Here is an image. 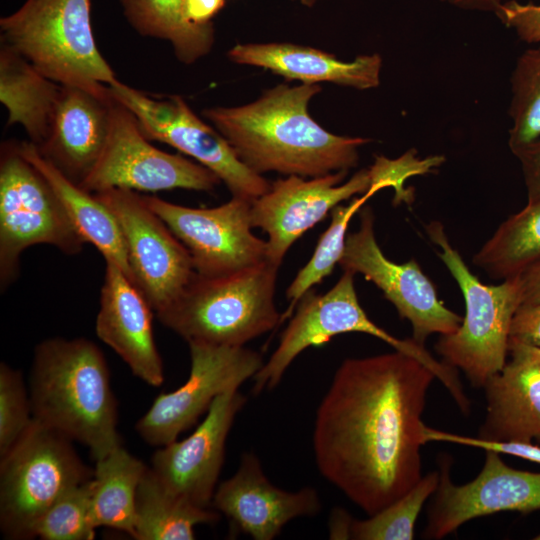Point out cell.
<instances>
[{"mask_svg":"<svg viewBox=\"0 0 540 540\" xmlns=\"http://www.w3.org/2000/svg\"><path fill=\"white\" fill-rule=\"evenodd\" d=\"M33 418L88 447L96 461L121 446L117 403L102 351L86 338H50L34 352Z\"/></svg>","mask_w":540,"mask_h":540,"instance_id":"3","label":"cell"},{"mask_svg":"<svg viewBox=\"0 0 540 540\" xmlns=\"http://www.w3.org/2000/svg\"><path fill=\"white\" fill-rule=\"evenodd\" d=\"M113 101L109 87L103 92L76 86L61 88L48 136L37 148L76 184L84 180L103 152Z\"/></svg>","mask_w":540,"mask_h":540,"instance_id":"21","label":"cell"},{"mask_svg":"<svg viewBox=\"0 0 540 540\" xmlns=\"http://www.w3.org/2000/svg\"><path fill=\"white\" fill-rule=\"evenodd\" d=\"M191 369L176 390L159 394L136 423V431L152 446L175 440L207 412L214 399L230 388H239L264 364L262 356L245 346L188 343Z\"/></svg>","mask_w":540,"mask_h":540,"instance_id":"14","label":"cell"},{"mask_svg":"<svg viewBox=\"0 0 540 540\" xmlns=\"http://www.w3.org/2000/svg\"><path fill=\"white\" fill-rule=\"evenodd\" d=\"M450 4L468 10H481L496 13L501 0H449Z\"/></svg>","mask_w":540,"mask_h":540,"instance_id":"41","label":"cell"},{"mask_svg":"<svg viewBox=\"0 0 540 540\" xmlns=\"http://www.w3.org/2000/svg\"><path fill=\"white\" fill-rule=\"evenodd\" d=\"M494 451H485L482 470L472 481L454 484L450 462L440 461L439 484L428 508L423 536L442 539L477 517L504 511L540 510V473L509 467Z\"/></svg>","mask_w":540,"mask_h":540,"instance_id":"16","label":"cell"},{"mask_svg":"<svg viewBox=\"0 0 540 540\" xmlns=\"http://www.w3.org/2000/svg\"><path fill=\"white\" fill-rule=\"evenodd\" d=\"M93 477L72 488L33 523L30 538L92 540L96 527L91 514Z\"/></svg>","mask_w":540,"mask_h":540,"instance_id":"33","label":"cell"},{"mask_svg":"<svg viewBox=\"0 0 540 540\" xmlns=\"http://www.w3.org/2000/svg\"><path fill=\"white\" fill-rule=\"evenodd\" d=\"M61 88L62 85L1 43L0 101L8 111V124L21 125L36 146L48 136Z\"/></svg>","mask_w":540,"mask_h":540,"instance_id":"25","label":"cell"},{"mask_svg":"<svg viewBox=\"0 0 540 540\" xmlns=\"http://www.w3.org/2000/svg\"><path fill=\"white\" fill-rule=\"evenodd\" d=\"M355 273L344 271L326 293L309 290L297 303L296 312L280 337L270 358L253 377L254 394L275 388L295 358L305 349L320 346L333 337L361 332L376 337L394 350L412 356L446 387L454 390L460 379L457 369L434 358L424 345L411 339H399L376 325L361 307L354 287Z\"/></svg>","mask_w":540,"mask_h":540,"instance_id":"7","label":"cell"},{"mask_svg":"<svg viewBox=\"0 0 540 540\" xmlns=\"http://www.w3.org/2000/svg\"><path fill=\"white\" fill-rule=\"evenodd\" d=\"M509 341L540 348V303L519 306L511 323Z\"/></svg>","mask_w":540,"mask_h":540,"instance_id":"37","label":"cell"},{"mask_svg":"<svg viewBox=\"0 0 540 540\" xmlns=\"http://www.w3.org/2000/svg\"><path fill=\"white\" fill-rule=\"evenodd\" d=\"M0 287L19 276L20 257L33 245L47 244L66 255L79 254L80 237L54 189L20 152L4 143L0 157Z\"/></svg>","mask_w":540,"mask_h":540,"instance_id":"9","label":"cell"},{"mask_svg":"<svg viewBox=\"0 0 540 540\" xmlns=\"http://www.w3.org/2000/svg\"><path fill=\"white\" fill-rule=\"evenodd\" d=\"M225 0H185L184 15L195 25L211 24L214 16L224 7Z\"/></svg>","mask_w":540,"mask_h":540,"instance_id":"39","label":"cell"},{"mask_svg":"<svg viewBox=\"0 0 540 540\" xmlns=\"http://www.w3.org/2000/svg\"><path fill=\"white\" fill-rule=\"evenodd\" d=\"M534 539L540 540V534H538L537 536H535Z\"/></svg>","mask_w":540,"mask_h":540,"instance_id":"44","label":"cell"},{"mask_svg":"<svg viewBox=\"0 0 540 540\" xmlns=\"http://www.w3.org/2000/svg\"><path fill=\"white\" fill-rule=\"evenodd\" d=\"M339 265L374 283L400 318L411 323L412 338L418 344L424 345L434 333L451 334L462 323V317L439 300L433 283L415 259L397 264L384 255L375 237L374 215L369 207L360 212L358 231L347 235Z\"/></svg>","mask_w":540,"mask_h":540,"instance_id":"15","label":"cell"},{"mask_svg":"<svg viewBox=\"0 0 540 540\" xmlns=\"http://www.w3.org/2000/svg\"><path fill=\"white\" fill-rule=\"evenodd\" d=\"M320 91L318 84H281L249 104L207 108L202 114L258 174L312 178L348 172L370 140L332 134L314 121L308 104Z\"/></svg>","mask_w":540,"mask_h":540,"instance_id":"2","label":"cell"},{"mask_svg":"<svg viewBox=\"0 0 540 540\" xmlns=\"http://www.w3.org/2000/svg\"><path fill=\"white\" fill-rule=\"evenodd\" d=\"M540 258V201L527 202L501 223L473 256V264L495 279L519 275Z\"/></svg>","mask_w":540,"mask_h":540,"instance_id":"30","label":"cell"},{"mask_svg":"<svg viewBox=\"0 0 540 540\" xmlns=\"http://www.w3.org/2000/svg\"><path fill=\"white\" fill-rule=\"evenodd\" d=\"M218 519L215 511L169 491L147 467L136 494L134 539L193 540L196 525Z\"/></svg>","mask_w":540,"mask_h":540,"instance_id":"26","label":"cell"},{"mask_svg":"<svg viewBox=\"0 0 540 540\" xmlns=\"http://www.w3.org/2000/svg\"><path fill=\"white\" fill-rule=\"evenodd\" d=\"M441 1H447L448 2L449 0H441Z\"/></svg>","mask_w":540,"mask_h":540,"instance_id":"45","label":"cell"},{"mask_svg":"<svg viewBox=\"0 0 540 540\" xmlns=\"http://www.w3.org/2000/svg\"><path fill=\"white\" fill-rule=\"evenodd\" d=\"M220 182L218 176L203 165L151 145L135 116L114 98L103 152L78 185L91 193L109 189L212 191Z\"/></svg>","mask_w":540,"mask_h":540,"instance_id":"11","label":"cell"},{"mask_svg":"<svg viewBox=\"0 0 540 540\" xmlns=\"http://www.w3.org/2000/svg\"><path fill=\"white\" fill-rule=\"evenodd\" d=\"M123 13L142 36L168 41L177 58L193 63L210 52L214 25H195L184 15L185 0H120Z\"/></svg>","mask_w":540,"mask_h":540,"instance_id":"28","label":"cell"},{"mask_svg":"<svg viewBox=\"0 0 540 540\" xmlns=\"http://www.w3.org/2000/svg\"><path fill=\"white\" fill-rule=\"evenodd\" d=\"M521 164L528 202L540 201V140H535L513 153Z\"/></svg>","mask_w":540,"mask_h":540,"instance_id":"38","label":"cell"},{"mask_svg":"<svg viewBox=\"0 0 540 540\" xmlns=\"http://www.w3.org/2000/svg\"><path fill=\"white\" fill-rule=\"evenodd\" d=\"M246 403L239 388L218 395L205 419L187 438L161 446L150 467L172 493L209 508L223 466L225 444L236 415Z\"/></svg>","mask_w":540,"mask_h":540,"instance_id":"18","label":"cell"},{"mask_svg":"<svg viewBox=\"0 0 540 540\" xmlns=\"http://www.w3.org/2000/svg\"><path fill=\"white\" fill-rule=\"evenodd\" d=\"M72 440L33 418L0 457V527L9 539H29L35 520L72 488L93 477Z\"/></svg>","mask_w":540,"mask_h":540,"instance_id":"8","label":"cell"},{"mask_svg":"<svg viewBox=\"0 0 540 540\" xmlns=\"http://www.w3.org/2000/svg\"><path fill=\"white\" fill-rule=\"evenodd\" d=\"M94 194L119 223L131 280L160 313L196 274L188 249L137 192L109 189Z\"/></svg>","mask_w":540,"mask_h":540,"instance_id":"12","label":"cell"},{"mask_svg":"<svg viewBox=\"0 0 540 540\" xmlns=\"http://www.w3.org/2000/svg\"><path fill=\"white\" fill-rule=\"evenodd\" d=\"M105 262L96 334L136 377L148 385L160 386L164 382V367L153 335V309L116 263Z\"/></svg>","mask_w":540,"mask_h":540,"instance_id":"20","label":"cell"},{"mask_svg":"<svg viewBox=\"0 0 540 540\" xmlns=\"http://www.w3.org/2000/svg\"><path fill=\"white\" fill-rule=\"evenodd\" d=\"M434 373L405 353L347 358L318 405L313 451L320 474L375 514L422 478L421 419Z\"/></svg>","mask_w":540,"mask_h":540,"instance_id":"1","label":"cell"},{"mask_svg":"<svg viewBox=\"0 0 540 540\" xmlns=\"http://www.w3.org/2000/svg\"><path fill=\"white\" fill-rule=\"evenodd\" d=\"M511 356H523L540 362V348L523 344L516 341H509Z\"/></svg>","mask_w":540,"mask_h":540,"instance_id":"42","label":"cell"},{"mask_svg":"<svg viewBox=\"0 0 540 540\" xmlns=\"http://www.w3.org/2000/svg\"><path fill=\"white\" fill-rule=\"evenodd\" d=\"M91 0H26L0 19L1 43L62 86L103 92L118 79L97 48Z\"/></svg>","mask_w":540,"mask_h":540,"instance_id":"5","label":"cell"},{"mask_svg":"<svg viewBox=\"0 0 540 540\" xmlns=\"http://www.w3.org/2000/svg\"><path fill=\"white\" fill-rule=\"evenodd\" d=\"M486 416L478 436L540 444V362L512 356L484 385Z\"/></svg>","mask_w":540,"mask_h":540,"instance_id":"23","label":"cell"},{"mask_svg":"<svg viewBox=\"0 0 540 540\" xmlns=\"http://www.w3.org/2000/svg\"><path fill=\"white\" fill-rule=\"evenodd\" d=\"M293 1H298V2H300L301 4H303V5L307 6V7H311L320 0H293Z\"/></svg>","mask_w":540,"mask_h":540,"instance_id":"43","label":"cell"},{"mask_svg":"<svg viewBox=\"0 0 540 540\" xmlns=\"http://www.w3.org/2000/svg\"><path fill=\"white\" fill-rule=\"evenodd\" d=\"M521 305L540 303V258L516 276Z\"/></svg>","mask_w":540,"mask_h":540,"instance_id":"40","label":"cell"},{"mask_svg":"<svg viewBox=\"0 0 540 540\" xmlns=\"http://www.w3.org/2000/svg\"><path fill=\"white\" fill-rule=\"evenodd\" d=\"M426 232L440 248L438 256L457 282L466 308L459 328L441 335L435 349L445 363L461 369L473 386L484 387L506 364L511 323L521 305L518 279L483 284L452 247L440 222L427 224Z\"/></svg>","mask_w":540,"mask_h":540,"instance_id":"6","label":"cell"},{"mask_svg":"<svg viewBox=\"0 0 540 540\" xmlns=\"http://www.w3.org/2000/svg\"><path fill=\"white\" fill-rule=\"evenodd\" d=\"M231 61L262 67L307 84L331 82L356 89L377 87L382 59L379 54L343 61L311 47L291 43L237 44L228 51Z\"/></svg>","mask_w":540,"mask_h":540,"instance_id":"22","label":"cell"},{"mask_svg":"<svg viewBox=\"0 0 540 540\" xmlns=\"http://www.w3.org/2000/svg\"><path fill=\"white\" fill-rule=\"evenodd\" d=\"M33 420L30 397L22 374L0 364V457L4 456Z\"/></svg>","mask_w":540,"mask_h":540,"instance_id":"34","label":"cell"},{"mask_svg":"<svg viewBox=\"0 0 540 540\" xmlns=\"http://www.w3.org/2000/svg\"><path fill=\"white\" fill-rule=\"evenodd\" d=\"M278 268L266 261L224 276L196 273L157 318L187 343L245 346L281 323L274 302Z\"/></svg>","mask_w":540,"mask_h":540,"instance_id":"4","label":"cell"},{"mask_svg":"<svg viewBox=\"0 0 540 540\" xmlns=\"http://www.w3.org/2000/svg\"><path fill=\"white\" fill-rule=\"evenodd\" d=\"M18 145L22 155L50 183L83 241L95 246L105 261L116 263L131 279L123 235L112 211L94 193L70 180L35 144L29 141Z\"/></svg>","mask_w":540,"mask_h":540,"instance_id":"24","label":"cell"},{"mask_svg":"<svg viewBox=\"0 0 540 540\" xmlns=\"http://www.w3.org/2000/svg\"><path fill=\"white\" fill-rule=\"evenodd\" d=\"M495 14L523 41L540 43V4H523L510 0L501 3Z\"/></svg>","mask_w":540,"mask_h":540,"instance_id":"36","label":"cell"},{"mask_svg":"<svg viewBox=\"0 0 540 540\" xmlns=\"http://www.w3.org/2000/svg\"><path fill=\"white\" fill-rule=\"evenodd\" d=\"M376 193V192H375ZM372 189L352 199L348 205H337L331 211V223L320 236L315 251L308 263L299 270L286 291L289 300L287 310L281 314V323L293 314L299 300L311 288L329 276L343 255L346 232L350 220L374 194Z\"/></svg>","mask_w":540,"mask_h":540,"instance_id":"31","label":"cell"},{"mask_svg":"<svg viewBox=\"0 0 540 540\" xmlns=\"http://www.w3.org/2000/svg\"><path fill=\"white\" fill-rule=\"evenodd\" d=\"M211 505L255 540H272L288 522L321 510L316 489L292 492L273 485L253 452L244 453L234 475L219 484Z\"/></svg>","mask_w":540,"mask_h":540,"instance_id":"19","label":"cell"},{"mask_svg":"<svg viewBox=\"0 0 540 540\" xmlns=\"http://www.w3.org/2000/svg\"><path fill=\"white\" fill-rule=\"evenodd\" d=\"M142 198L188 249L200 276H224L268 261L267 241L252 232L251 201L232 196L217 207L192 208Z\"/></svg>","mask_w":540,"mask_h":540,"instance_id":"13","label":"cell"},{"mask_svg":"<svg viewBox=\"0 0 540 540\" xmlns=\"http://www.w3.org/2000/svg\"><path fill=\"white\" fill-rule=\"evenodd\" d=\"M109 91L135 116L149 140L168 144L196 159L218 176L232 196L252 202L270 188L271 183L246 166L228 141L196 116L182 97L154 99L118 80Z\"/></svg>","mask_w":540,"mask_h":540,"instance_id":"10","label":"cell"},{"mask_svg":"<svg viewBox=\"0 0 540 540\" xmlns=\"http://www.w3.org/2000/svg\"><path fill=\"white\" fill-rule=\"evenodd\" d=\"M509 114L512 128L508 144L514 153L540 136V47L518 58L511 76Z\"/></svg>","mask_w":540,"mask_h":540,"instance_id":"32","label":"cell"},{"mask_svg":"<svg viewBox=\"0 0 540 540\" xmlns=\"http://www.w3.org/2000/svg\"><path fill=\"white\" fill-rule=\"evenodd\" d=\"M347 172L339 171L305 180L289 175L270 184L251 203L253 228L267 235V259L280 266L292 244L322 221L342 201L367 192L373 183L370 169H362L340 184Z\"/></svg>","mask_w":540,"mask_h":540,"instance_id":"17","label":"cell"},{"mask_svg":"<svg viewBox=\"0 0 540 540\" xmlns=\"http://www.w3.org/2000/svg\"><path fill=\"white\" fill-rule=\"evenodd\" d=\"M146 469L122 445L96 460L91 498L96 528H112L132 537L137 489Z\"/></svg>","mask_w":540,"mask_h":540,"instance_id":"27","label":"cell"},{"mask_svg":"<svg viewBox=\"0 0 540 540\" xmlns=\"http://www.w3.org/2000/svg\"><path fill=\"white\" fill-rule=\"evenodd\" d=\"M423 439L425 443L430 441L455 443L511 455L540 464V446L532 442L487 440L437 430L427 425L423 427Z\"/></svg>","mask_w":540,"mask_h":540,"instance_id":"35","label":"cell"},{"mask_svg":"<svg viewBox=\"0 0 540 540\" xmlns=\"http://www.w3.org/2000/svg\"><path fill=\"white\" fill-rule=\"evenodd\" d=\"M439 470L429 472L405 495L369 518L358 520L343 509L332 511L330 539L411 540L424 503L439 484Z\"/></svg>","mask_w":540,"mask_h":540,"instance_id":"29","label":"cell"}]
</instances>
